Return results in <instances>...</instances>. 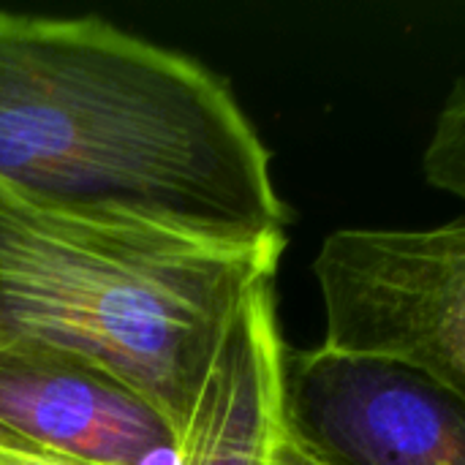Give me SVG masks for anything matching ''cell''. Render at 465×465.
<instances>
[{
  "instance_id": "1",
  "label": "cell",
  "mask_w": 465,
  "mask_h": 465,
  "mask_svg": "<svg viewBox=\"0 0 465 465\" xmlns=\"http://www.w3.org/2000/svg\"><path fill=\"white\" fill-rule=\"evenodd\" d=\"M0 183L215 245L286 248L270 153L232 90L95 16L0 11Z\"/></svg>"
},
{
  "instance_id": "2",
  "label": "cell",
  "mask_w": 465,
  "mask_h": 465,
  "mask_svg": "<svg viewBox=\"0 0 465 465\" xmlns=\"http://www.w3.org/2000/svg\"><path fill=\"white\" fill-rule=\"evenodd\" d=\"M283 251L30 199L0 183V346L82 360L139 392L180 444L245 300Z\"/></svg>"
},
{
  "instance_id": "3",
  "label": "cell",
  "mask_w": 465,
  "mask_h": 465,
  "mask_svg": "<svg viewBox=\"0 0 465 465\" xmlns=\"http://www.w3.org/2000/svg\"><path fill=\"white\" fill-rule=\"evenodd\" d=\"M313 275L324 346L403 360L465 398V218L332 232Z\"/></svg>"
},
{
  "instance_id": "4",
  "label": "cell",
  "mask_w": 465,
  "mask_h": 465,
  "mask_svg": "<svg viewBox=\"0 0 465 465\" xmlns=\"http://www.w3.org/2000/svg\"><path fill=\"white\" fill-rule=\"evenodd\" d=\"M281 430L316 465H465V398L384 354L283 349Z\"/></svg>"
},
{
  "instance_id": "5",
  "label": "cell",
  "mask_w": 465,
  "mask_h": 465,
  "mask_svg": "<svg viewBox=\"0 0 465 465\" xmlns=\"http://www.w3.org/2000/svg\"><path fill=\"white\" fill-rule=\"evenodd\" d=\"M0 428L87 465H180V439L155 406L41 346H0Z\"/></svg>"
},
{
  "instance_id": "6",
  "label": "cell",
  "mask_w": 465,
  "mask_h": 465,
  "mask_svg": "<svg viewBox=\"0 0 465 465\" xmlns=\"http://www.w3.org/2000/svg\"><path fill=\"white\" fill-rule=\"evenodd\" d=\"M272 283L240 308L180 444V465H270L281 439V360Z\"/></svg>"
},
{
  "instance_id": "7",
  "label": "cell",
  "mask_w": 465,
  "mask_h": 465,
  "mask_svg": "<svg viewBox=\"0 0 465 465\" xmlns=\"http://www.w3.org/2000/svg\"><path fill=\"white\" fill-rule=\"evenodd\" d=\"M422 172L433 188L465 202V79L455 84L436 114L422 150Z\"/></svg>"
},
{
  "instance_id": "8",
  "label": "cell",
  "mask_w": 465,
  "mask_h": 465,
  "mask_svg": "<svg viewBox=\"0 0 465 465\" xmlns=\"http://www.w3.org/2000/svg\"><path fill=\"white\" fill-rule=\"evenodd\" d=\"M0 465H87L60 452L44 450L16 433L0 428Z\"/></svg>"
},
{
  "instance_id": "9",
  "label": "cell",
  "mask_w": 465,
  "mask_h": 465,
  "mask_svg": "<svg viewBox=\"0 0 465 465\" xmlns=\"http://www.w3.org/2000/svg\"><path fill=\"white\" fill-rule=\"evenodd\" d=\"M270 465H316L311 458H305L283 433H281V439H278V444H275V452H272V460Z\"/></svg>"
}]
</instances>
